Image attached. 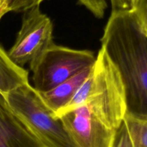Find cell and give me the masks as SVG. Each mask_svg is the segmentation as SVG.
<instances>
[{
  "instance_id": "1",
  "label": "cell",
  "mask_w": 147,
  "mask_h": 147,
  "mask_svg": "<svg viewBox=\"0 0 147 147\" xmlns=\"http://www.w3.org/2000/svg\"><path fill=\"white\" fill-rule=\"evenodd\" d=\"M101 48L120 73L127 112L147 118V1L128 10H112Z\"/></svg>"
},
{
  "instance_id": "2",
  "label": "cell",
  "mask_w": 147,
  "mask_h": 147,
  "mask_svg": "<svg viewBox=\"0 0 147 147\" xmlns=\"http://www.w3.org/2000/svg\"><path fill=\"white\" fill-rule=\"evenodd\" d=\"M85 105L89 112L110 128L117 130L127 110L121 76L103 48L99 50L90 74L71 100L55 114H63Z\"/></svg>"
},
{
  "instance_id": "3",
  "label": "cell",
  "mask_w": 147,
  "mask_h": 147,
  "mask_svg": "<svg viewBox=\"0 0 147 147\" xmlns=\"http://www.w3.org/2000/svg\"><path fill=\"white\" fill-rule=\"evenodd\" d=\"M3 95L11 111L43 147H76L61 120L55 116L30 84Z\"/></svg>"
},
{
  "instance_id": "4",
  "label": "cell",
  "mask_w": 147,
  "mask_h": 147,
  "mask_svg": "<svg viewBox=\"0 0 147 147\" xmlns=\"http://www.w3.org/2000/svg\"><path fill=\"white\" fill-rule=\"evenodd\" d=\"M91 50H77L54 43L40 58L30 64L33 73L32 87L37 92L50 90L96 61Z\"/></svg>"
},
{
  "instance_id": "5",
  "label": "cell",
  "mask_w": 147,
  "mask_h": 147,
  "mask_svg": "<svg viewBox=\"0 0 147 147\" xmlns=\"http://www.w3.org/2000/svg\"><path fill=\"white\" fill-rule=\"evenodd\" d=\"M53 24L40 6L24 12L22 25L8 52L10 60L18 66L32 63L53 44Z\"/></svg>"
},
{
  "instance_id": "6",
  "label": "cell",
  "mask_w": 147,
  "mask_h": 147,
  "mask_svg": "<svg viewBox=\"0 0 147 147\" xmlns=\"http://www.w3.org/2000/svg\"><path fill=\"white\" fill-rule=\"evenodd\" d=\"M76 147H113L117 130L110 128L80 105L59 116Z\"/></svg>"
},
{
  "instance_id": "7",
  "label": "cell",
  "mask_w": 147,
  "mask_h": 147,
  "mask_svg": "<svg viewBox=\"0 0 147 147\" xmlns=\"http://www.w3.org/2000/svg\"><path fill=\"white\" fill-rule=\"evenodd\" d=\"M0 147H43L11 111L0 92Z\"/></svg>"
},
{
  "instance_id": "8",
  "label": "cell",
  "mask_w": 147,
  "mask_h": 147,
  "mask_svg": "<svg viewBox=\"0 0 147 147\" xmlns=\"http://www.w3.org/2000/svg\"><path fill=\"white\" fill-rule=\"evenodd\" d=\"M92 68L93 66L83 69L50 90L38 92L45 104L54 114L64 108L71 100L90 74Z\"/></svg>"
},
{
  "instance_id": "9",
  "label": "cell",
  "mask_w": 147,
  "mask_h": 147,
  "mask_svg": "<svg viewBox=\"0 0 147 147\" xmlns=\"http://www.w3.org/2000/svg\"><path fill=\"white\" fill-rule=\"evenodd\" d=\"M27 83L28 71L14 64L0 46V92L4 95Z\"/></svg>"
},
{
  "instance_id": "10",
  "label": "cell",
  "mask_w": 147,
  "mask_h": 147,
  "mask_svg": "<svg viewBox=\"0 0 147 147\" xmlns=\"http://www.w3.org/2000/svg\"><path fill=\"white\" fill-rule=\"evenodd\" d=\"M133 147H147V118L126 111L123 120Z\"/></svg>"
},
{
  "instance_id": "11",
  "label": "cell",
  "mask_w": 147,
  "mask_h": 147,
  "mask_svg": "<svg viewBox=\"0 0 147 147\" xmlns=\"http://www.w3.org/2000/svg\"><path fill=\"white\" fill-rule=\"evenodd\" d=\"M45 0H7L6 4L7 13L10 12H24L37 6H40Z\"/></svg>"
},
{
  "instance_id": "12",
  "label": "cell",
  "mask_w": 147,
  "mask_h": 147,
  "mask_svg": "<svg viewBox=\"0 0 147 147\" xmlns=\"http://www.w3.org/2000/svg\"><path fill=\"white\" fill-rule=\"evenodd\" d=\"M79 4L84 6L97 18H103L107 8L106 0H78Z\"/></svg>"
},
{
  "instance_id": "13",
  "label": "cell",
  "mask_w": 147,
  "mask_h": 147,
  "mask_svg": "<svg viewBox=\"0 0 147 147\" xmlns=\"http://www.w3.org/2000/svg\"><path fill=\"white\" fill-rule=\"evenodd\" d=\"M113 147H133L123 121L116 131Z\"/></svg>"
},
{
  "instance_id": "14",
  "label": "cell",
  "mask_w": 147,
  "mask_h": 147,
  "mask_svg": "<svg viewBox=\"0 0 147 147\" xmlns=\"http://www.w3.org/2000/svg\"><path fill=\"white\" fill-rule=\"evenodd\" d=\"M112 10H128L134 7L135 0H110Z\"/></svg>"
},
{
  "instance_id": "15",
  "label": "cell",
  "mask_w": 147,
  "mask_h": 147,
  "mask_svg": "<svg viewBox=\"0 0 147 147\" xmlns=\"http://www.w3.org/2000/svg\"><path fill=\"white\" fill-rule=\"evenodd\" d=\"M7 0H0V20L7 14L6 11V4Z\"/></svg>"
},
{
  "instance_id": "16",
  "label": "cell",
  "mask_w": 147,
  "mask_h": 147,
  "mask_svg": "<svg viewBox=\"0 0 147 147\" xmlns=\"http://www.w3.org/2000/svg\"><path fill=\"white\" fill-rule=\"evenodd\" d=\"M138 1V0H135V1H136H136Z\"/></svg>"
}]
</instances>
